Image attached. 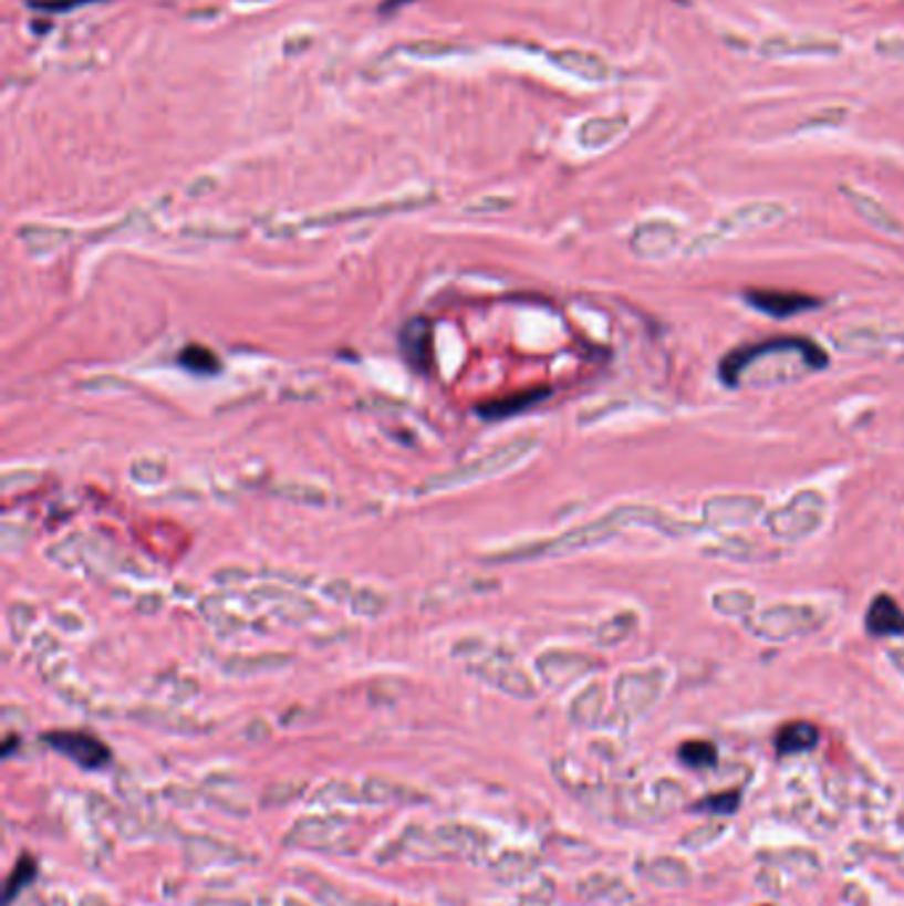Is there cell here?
<instances>
[{"instance_id":"30bf717a","label":"cell","mask_w":904,"mask_h":906,"mask_svg":"<svg viewBox=\"0 0 904 906\" xmlns=\"http://www.w3.org/2000/svg\"><path fill=\"white\" fill-rule=\"evenodd\" d=\"M865 628L870 636H902L904 610L892 594H875L865 613Z\"/></svg>"},{"instance_id":"8fae6325","label":"cell","mask_w":904,"mask_h":906,"mask_svg":"<svg viewBox=\"0 0 904 906\" xmlns=\"http://www.w3.org/2000/svg\"><path fill=\"white\" fill-rule=\"evenodd\" d=\"M841 45L825 38H767L761 43L765 56H793V53H839Z\"/></svg>"},{"instance_id":"5b68a950","label":"cell","mask_w":904,"mask_h":906,"mask_svg":"<svg viewBox=\"0 0 904 906\" xmlns=\"http://www.w3.org/2000/svg\"><path fill=\"white\" fill-rule=\"evenodd\" d=\"M765 512V499L751 493H719L703 503V528L727 530L742 528Z\"/></svg>"},{"instance_id":"3957f363","label":"cell","mask_w":904,"mask_h":906,"mask_svg":"<svg viewBox=\"0 0 904 906\" xmlns=\"http://www.w3.org/2000/svg\"><path fill=\"white\" fill-rule=\"evenodd\" d=\"M825 517H828L825 493L807 488V491L790 496V499L786 503H780V507L769 509L765 517V525L775 539L803 541L825 525Z\"/></svg>"},{"instance_id":"2e32d148","label":"cell","mask_w":904,"mask_h":906,"mask_svg":"<svg viewBox=\"0 0 904 906\" xmlns=\"http://www.w3.org/2000/svg\"><path fill=\"white\" fill-rule=\"evenodd\" d=\"M711 607L725 617H742L748 621V613L756 610V596L742 589H719L711 596Z\"/></svg>"},{"instance_id":"9a60e30c","label":"cell","mask_w":904,"mask_h":906,"mask_svg":"<svg viewBox=\"0 0 904 906\" xmlns=\"http://www.w3.org/2000/svg\"><path fill=\"white\" fill-rule=\"evenodd\" d=\"M554 59H558V64L565 66V70H571L573 75H579L584 80H594V83H600V80H605L607 75H611V66L605 64V59L594 56V53L562 51Z\"/></svg>"},{"instance_id":"6da1fadb","label":"cell","mask_w":904,"mask_h":906,"mask_svg":"<svg viewBox=\"0 0 904 906\" xmlns=\"http://www.w3.org/2000/svg\"><path fill=\"white\" fill-rule=\"evenodd\" d=\"M825 347L803 337H777L725 355L719 377L727 387H772L828 366Z\"/></svg>"},{"instance_id":"d6986e66","label":"cell","mask_w":904,"mask_h":906,"mask_svg":"<svg viewBox=\"0 0 904 906\" xmlns=\"http://www.w3.org/2000/svg\"><path fill=\"white\" fill-rule=\"evenodd\" d=\"M549 390H536V393H522V395H512V398H505V400H497V403H488L484 406V414L491 416V419H497V416H510V414H518L522 412L526 406H533L536 400L547 398Z\"/></svg>"},{"instance_id":"ba28073f","label":"cell","mask_w":904,"mask_h":906,"mask_svg":"<svg viewBox=\"0 0 904 906\" xmlns=\"http://www.w3.org/2000/svg\"><path fill=\"white\" fill-rule=\"evenodd\" d=\"M746 302L754 311L772 315V319H790L796 313H807L820 308V300L803 292H786V290H748Z\"/></svg>"},{"instance_id":"7402d4cb","label":"cell","mask_w":904,"mask_h":906,"mask_svg":"<svg viewBox=\"0 0 904 906\" xmlns=\"http://www.w3.org/2000/svg\"><path fill=\"white\" fill-rule=\"evenodd\" d=\"M700 809H708V811H719V814H729V811L738 809V793H721V795H711L703 801Z\"/></svg>"},{"instance_id":"7a4b0ae2","label":"cell","mask_w":904,"mask_h":906,"mask_svg":"<svg viewBox=\"0 0 904 906\" xmlns=\"http://www.w3.org/2000/svg\"><path fill=\"white\" fill-rule=\"evenodd\" d=\"M828 615L814 602H777L748 617L746 626L751 634L767 642H788L814 634L825 626Z\"/></svg>"},{"instance_id":"44dd1931","label":"cell","mask_w":904,"mask_h":906,"mask_svg":"<svg viewBox=\"0 0 904 906\" xmlns=\"http://www.w3.org/2000/svg\"><path fill=\"white\" fill-rule=\"evenodd\" d=\"M634 628H637V615L621 613V615L611 617V621H607L605 626L600 628V639L607 642V639H611V634H615L613 642H621V639H626L628 634H634Z\"/></svg>"},{"instance_id":"4fadbf2b","label":"cell","mask_w":904,"mask_h":906,"mask_svg":"<svg viewBox=\"0 0 904 906\" xmlns=\"http://www.w3.org/2000/svg\"><path fill=\"white\" fill-rule=\"evenodd\" d=\"M817 740H820V729L809 721H790L777 731L775 748L780 756H796L812 750Z\"/></svg>"},{"instance_id":"e0dca14e","label":"cell","mask_w":904,"mask_h":906,"mask_svg":"<svg viewBox=\"0 0 904 906\" xmlns=\"http://www.w3.org/2000/svg\"><path fill=\"white\" fill-rule=\"evenodd\" d=\"M35 877H38V864H35V858H32V856H22V858H19L17 867H13V872L9 875V881H6L3 904L11 906L13 898L22 894V891H24L27 885H30L32 881H35Z\"/></svg>"},{"instance_id":"8992f818","label":"cell","mask_w":904,"mask_h":906,"mask_svg":"<svg viewBox=\"0 0 904 906\" xmlns=\"http://www.w3.org/2000/svg\"><path fill=\"white\" fill-rule=\"evenodd\" d=\"M45 742L51 744L53 750H59V753L70 758V761H75L77 767L83 769H102L110 763V748L102 740H96L93 735H85V731H49V735L43 737Z\"/></svg>"},{"instance_id":"9c48e42d","label":"cell","mask_w":904,"mask_h":906,"mask_svg":"<svg viewBox=\"0 0 904 906\" xmlns=\"http://www.w3.org/2000/svg\"><path fill=\"white\" fill-rule=\"evenodd\" d=\"M843 197L849 199V205L854 207V212L860 215L862 220H865L867 226H873L875 231L886 233V237H902L904 233V226L900 223V218L889 210V207H883L879 199L870 197V194L860 191V189H852V186H841Z\"/></svg>"},{"instance_id":"ffe728a7","label":"cell","mask_w":904,"mask_h":906,"mask_svg":"<svg viewBox=\"0 0 904 906\" xmlns=\"http://www.w3.org/2000/svg\"><path fill=\"white\" fill-rule=\"evenodd\" d=\"M180 364L186 368H191V372H199V374H216L218 372V358L212 355L207 347L202 345H189L184 353H180Z\"/></svg>"},{"instance_id":"603a6c76","label":"cell","mask_w":904,"mask_h":906,"mask_svg":"<svg viewBox=\"0 0 904 906\" xmlns=\"http://www.w3.org/2000/svg\"><path fill=\"white\" fill-rule=\"evenodd\" d=\"M80 3H89V0H45V3H35V6H40V9L62 11V9H72V6H80Z\"/></svg>"},{"instance_id":"7c38bea8","label":"cell","mask_w":904,"mask_h":906,"mask_svg":"<svg viewBox=\"0 0 904 906\" xmlns=\"http://www.w3.org/2000/svg\"><path fill=\"white\" fill-rule=\"evenodd\" d=\"M401 345H404V355L417 372H427L430 366V324L427 321H412L401 334Z\"/></svg>"},{"instance_id":"5bb4252c","label":"cell","mask_w":904,"mask_h":906,"mask_svg":"<svg viewBox=\"0 0 904 906\" xmlns=\"http://www.w3.org/2000/svg\"><path fill=\"white\" fill-rule=\"evenodd\" d=\"M628 119L624 114H615V117H598L589 119V123L581 125L579 140L586 146V149H600V146L611 144L613 138H619L621 133L626 131Z\"/></svg>"},{"instance_id":"52a82bcc","label":"cell","mask_w":904,"mask_h":906,"mask_svg":"<svg viewBox=\"0 0 904 906\" xmlns=\"http://www.w3.org/2000/svg\"><path fill=\"white\" fill-rule=\"evenodd\" d=\"M679 241H682L679 226L658 218V220H647V223L634 228L632 241H628V244H632V252L637 254V258L666 260L668 254L676 252Z\"/></svg>"},{"instance_id":"277c9868","label":"cell","mask_w":904,"mask_h":906,"mask_svg":"<svg viewBox=\"0 0 904 906\" xmlns=\"http://www.w3.org/2000/svg\"><path fill=\"white\" fill-rule=\"evenodd\" d=\"M786 215H788V207L780 205V201H751V205H740V207H735L732 212H727L725 218L716 223L714 231L703 233V237L693 241V244H687L685 254L708 252L711 250V244H716L719 239L738 237V233L756 231V228L775 226V223H780Z\"/></svg>"},{"instance_id":"ac0fdd59","label":"cell","mask_w":904,"mask_h":906,"mask_svg":"<svg viewBox=\"0 0 904 906\" xmlns=\"http://www.w3.org/2000/svg\"><path fill=\"white\" fill-rule=\"evenodd\" d=\"M716 744L706 742V740H689L679 748V758L682 763H687V767L693 769H708L716 763Z\"/></svg>"}]
</instances>
